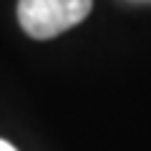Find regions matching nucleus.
<instances>
[{
    "mask_svg": "<svg viewBox=\"0 0 151 151\" xmlns=\"http://www.w3.org/2000/svg\"><path fill=\"white\" fill-rule=\"evenodd\" d=\"M0 151H15V149H13V146L8 144V141H3V139H0Z\"/></svg>",
    "mask_w": 151,
    "mask_h": 151,
    "instance_id": "f03ea898",
    "label": "nucleus"
},
{
    "mask_svg": "<svg viewBox=\"0 0 151 151\" xmlns=\"http://www.w3.org/2000/svg\"><path fill=\"white\" fill-rule=\"evenodd\" d=\"M93 0H20V28L35 40H48L88 18Z\"/></svg>",
    "mask_w": 151,
    "mask_h": 151,
    "instance_id": "f257e3e1",
    "label": "nucleus"
}]
</instances>
